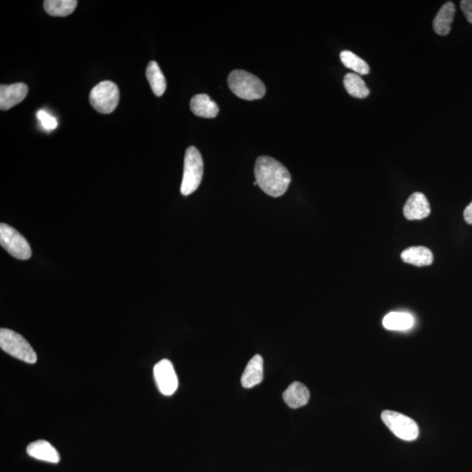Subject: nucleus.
I'll return each instance as SVG.
<instances>
[{
  "instance_id": "21",
  "label": "nucleus",
  "mask_w": 472,
  "mask_h": 472,
  "mask_svg": "<svg viewBox=\"0 0 472 472\" xmlns=\"http://www.w3.org/2000/svg\"><path fill=\"white\" fill-rule=\"evenodd\" d=\"M340 60L346 68L353 70L355 74L365 75L370 72L368 63L351 51H342L340 53Z\"/></svg>"
},
{
  "instance_id": "5",
  "label": "nucleus",
  "mask_w": 472,
  "mask_h": 472,
  "mask_svg": "<svg viewBox=\"0 0 472 472\" xmlns=\"http://www.w3.org/2000/svg\"><path fill=\"white\" fill-rule=\"evenodd\" d=\"M119 88L110 81H104L95 86L89 95L92 106L102 114L113 113L119 103Z\"/></svg>"
},
{
  "instance_id": "7",
  "label": "nucleus",
  "mask_w": 472,
  "mask_h": 472,
  "mask_svg": "<svg viewBox=\"0 0 472 472\" xmlns=\"http://www.w3.org/2000/svg\"><path fill=\"white\" fill-rule=\"evenodd\" d=\"M382 422L397 438L405 441H414L419 436V427L410 417L395 411L385 410L381 414Z\"/></svg>"
},
{
  "instance_id": "17",
  "label": "nucleus",
  "mask_w": 472,
  "mask_h": 472,
  "mask_svg": "<svg viewBox=\"0 0 472 472\" xmlns=\"http://www.w3.org/2000/svg\"><path fill=\"white\" fill-rule=\"evenodd\" d=\"M146 78L148 80L153 93L157 97H161L167 89V81L158 63L154 60L150 62L146 68Z\"/></svg>"
},
{
  "instance_id": "15",
  "label": "nucleus",
  "mask_w": 472,
  "mask_h": 472,
  "mask_svg": "<svg viewBox=\"0 0 472 472\" xmlns=\"http://www.w3.org/2000/svg\"><path fill=\"white\" fill-rule=\"evenodd\" d=\"M456 6L454 3H445L436 14L433 21L434 30L439 35H448L451 30V24L454 21Z\"/></svg>"
},
{
  "instance_id": "8",
  "label": "nucleus",
  "mask_w": 472,
  "mask_h": 472,
  "mask_svg": "<svg viewBox=\"0 0 472 472\" xmlns=\"http://www.w3.org/2000/svg\"><path fill=\"white\" fill-rule=\"evenodd\" d=\"M154 378L161 393L170 397L177 390L178 381L174 365L168 359H162L155 365Z\"/></svg>"
},
{
  "instance_id": "2",
  "label": "nucleus",
  "mask_w": 472,
  "mask_h": 472,
  "mask_svg": "<svg viewBox=\"0 0 472 472\" xmlns=\"http://www.w3.org/2000/svg\"><path fill=\"white\" fill-rule=\"evenodd\" d=\"M228 84L233 93L244 100H258L266 93L263 82L257 76L245 70L232 71L228 75Z\"/></svg>"
},
{
  "instance_id": "10",
  "label": "nucleus",
  "mask_w": 472,
  "mask_h": 472,
  "mask_svg": "<svg viewBox=\"0 0 472 472\" xmlns=\"http://www.w3.org/2000/svg\"><path fill=\"white\" fill-rule=\"evenodd\" d=\"M403 213L405 217L410 221H416V220L420 221V220L425 219L430 213L428 199L422 193H414L405 204Z\"/></svg>"
},
{
  "instance_id": "12",
  "label": "nucleus",
  "mask_w": 472,
  "mask_h": 472,
  "mask_svg": "<svg viewBox=\"0 0 472 472\" xmlns=\"http://www.w3.org/2000/svg\"><path fill=\"white\" fill-rule=\"evenodd\" d=\"M263 379V359L256 354L248 362L246 368L241 376V384L245 388H254L260 384Z\"/></svg>"
},
{
  "instance_id": "3",
  "label": "nucleus",
  "mask_w": 472,
  "mask_h": 472,
  "mask_svg": "<svg viewBox=\"0 0 472 472\" xmlns=\"http://www.w3.org/2000/svg\"><path fill=\"white\" fill-rule=\"evenodd\" d=\"M204 172L202 156L199 150L190 146L186 151L184 163V174L181 183V193L184 196L196 192L202 183Z\"/></svg>"
},
{
  "instance_id": "24",
  "label": "nucleus",
  "mask_w": 472,
  "mask_h": 472,
  "mask_svg": "<svg viewBox=\"0 0 472 472\" xmlns=\"http://www.w3.org/2000/svg\"><path fill=\"white\" fill-rule=\"evenodd\" d=\"M464 217L465 222H467L468 224L472 225V202L469 204V205L467 206V209H465Z\"/></svg>"
},
{
  "instance_id": "18",
  "label": "nucleus",
  "mask_w": 472,
  "mask_h": 472,
  "mask_svg": "<svg viewBox=\"0 0 472 472\" xmlns=\"http://www.w3.org/2000/svg\"><path fill=\"white\" fill-rule=\"evenodd\" d=\"M78 4L76 0H46L44 9L54 17H66L74 12Z\"/></svg>"
},
{
  "instance_id": "13",
  "label": "nucleus",
  "mask_w": 472,
  "mask_h": 472,
  "mask_svg": "<svg viewBox=\"0 0 472 472\" xmlns=\"http://www.w3.org/2000/svg\"><path fill=\"white\" fill-rule=\"evenodd\" d=\"M283 401L292 408H298L308 403L310 391L305 384L295 381L283 394Z\"/></svg>"
},
{
  "instance_id": "20",
  "label": "nucleus",
  "mask_w": 472,
  "mask_h": 472,
  "mask_svg": "<svg viewBox=\"0 0 472 472\" xmlns=\"http://www.w3.org/2000/svg\"><path fill=\"white\" fill-rule=\"evenodd\" d=\"M344 86L349 95L356 98H366L370 93L369 88L366 82L360 78V75L355 73H349L344 75Z\"/></svg>"
},
{
  "instance_id": "19",
  "label": "nucleus",
  "mask_w": 472,
  "mask_h": 472,
  "mask_svg": "<svg viewBox=\"0 0 472 472\" xmlns=\"http://www.w3.org/2000/svg\"><path fill=\"white\" fill-rule=\"evenodd\" d=\"M412 315L406 312H390L384 320L386 329L392 331H406L410 329L414 324Z\"/></svg>"
},
{
  "instance_id": "9",
  "label": "nucleus",
  "mask_w": 472,
  "mask_h": 472,
  "mask_svg": "<svg viewBox=\"0 0 472 472\" xmlns=\"http://www.w3.org/2000/svg\"><path fill=\"white\" fill-rule=\"evenodd\" d=\"M27 93L28 87L23 82L0 86V108L1 110H10L21 104Z\"/></svg>"
},
{
  "instance_id": "16",
  "label": "nucleus",
  "mask_w": 472,
  "mask_h": 472,
  "mask_svg": "<svg viewBox=\"0 0 472 472\" xmlns=\"http://www.w3.org/2000/svg\"><path fill=\"white\" fill-rule=\"evenodd\" d=\"M401 259L406 263L418 267L428 266L433 263L432 252L425 247H411L401 253Z\"/></svg>"
},
{
  "instance_id": "14",
  "label": "nucleus",
  "mask_w": 472,
  "mask_h": 472,
  "mask_svg": "<svg viewBox=\"0 0 472 472\" xmlns=\"http://www.w3.org/2000/svg\"><path fill=\"white\" fill-rule=\"evenodd\" d=\"M191 110L197 117L205 118L216 117L220 108L215 101L206 94H198L191 99Z\"/></svg>"
},
{
  "instance_id": "4",
  "label": "nucleus",
  "mask_w": 472,
  "mask_h": 472,
  "mask_svg": "<svg viewBox=\"0 0 472 472\" xmlns=\"http://www.w3.org/2000/svg\"><path fill=\"white\" fill-rule=\"evenodd\" d=\"M0 347L9 355L28 364H34L37 362V354L33 347L21 334L15 333L14 331L1 328Z\"/></svg>"
},
{
  "instance_id": "22",
  "label": "nucleus",
  "mask_w": 472,
  "mask_h": 472,
  "mask_svg": "<svg viewBox=\"0 0 472 472\" xmlns=\"http://www.w3.org/2000/svg\"><path fill=\"white\" fill-rule=\"evenodd\" d=\"M38 119L40 121L41 126L47 130H53L58 126V122L56 117L47 113V110H40L37 113Z\"/></svg>"
},
{
  "instance_id": "23",
  "label": "nucleus",
  "mask_w": 472,
  "mask_h": 472,
  "mask_svg": "<svg viewBox=\"0 0 472 472\" xmlns=\"http://www.w3.org/2000/svg\"><path fill=\"white\" fill-rule=\"evenodd\" d=\"M461 8L467 20L472 24V0H462Z\"/></svg>"
},
{
  "instance_id": "6",
  "label": "nucleus",
  "mask_w": 472,
  "mask_h": 472,
  "mask_svg": "<svg viewBox=\"0 0 472 472\" xmlns=\"http://www.w3.org/2000/svg\"><path fill=\"white\" fill-rule=\"evenodd\" d=\"M0 244L17 259L28 260L32 257L30 245L24 236L5 223L0 225Z\"/></svg>"
},
{
  "instance_id": "1",
  "label": "nucleus",
  "mask_w": 472,
  "mask_h": 472,
  "mask_svg": "<svg viewBox=\"0 0 472 472\" xmlns=\"http://www.w3.org/2000/svg\"><path fill=\"white\" fill-rule=\"evenodd\" d=\"M255 176L258 186L271 197L283 196L292 182L288 169L282 163L268 156H261L257 159Z\"/></svg>"
},
{
  "instance_id": "11",
  "label": "nucleus",
  "mask_w": 472,
  "mask_h": 472,
  "mask_svg": "<svg viewBox=\"0 0 472 472\" xmlns=\"http://www.w3.org/2000/svg\"><path fill=\"white\" fill-rule=\"evenodd\" d=\"M27 454L31 458L44 462L58 464L60 460L59 452L50 442L45 440H37L30 443L27 448Z\"/></svg>"
}]
</instances>
